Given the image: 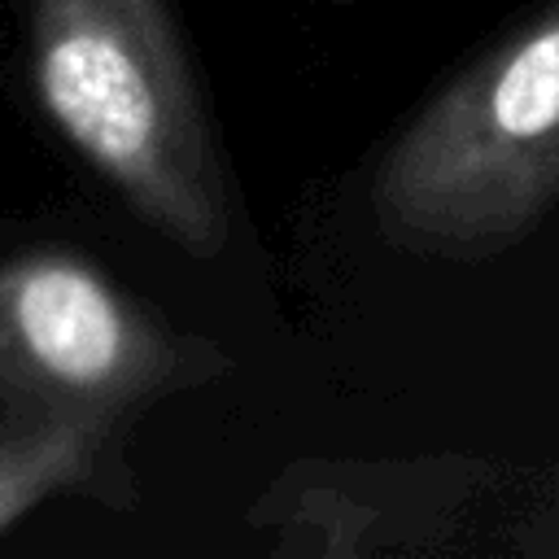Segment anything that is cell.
I'll list each match as a JSON object with an SVG mask.
<instances>
[{"label": "cell", "instance_id": "cell-1", "mask_svg": "<svg viewBox=\"0 0 559 559\" xmlns=\"http://www.w3.org/2000/svg\"><path fill=\"white\" fill-rule=\"evenodd\" d=\"M31 66L57 131L144 223L197 258L223 249V179L166 0H31Z\"/></svg>", "mask_w": 559, "mask_h": 559}, {"label": "cell", "instance_id": "cell-2", "mask_svg": "<svg viewBox=\"0 0 559 559\" xmlns=\"http://www.w3.org/2000/svg\"><path fill=\"white\" fill-rule=\"evenodd\" d=\"M371 210L397 249L459 262L515 249L559 210V0L397 131Z\"/></svg>", "mask_w": 559, "mask_h": 559}, {"label": "cell", "instance_id": "cell-3", "mask_svg": "<svg viewBox=\"0 0 559 559\" xmlns=\"http://www.w3.org/2000/svg\"><path fill=\"white\" fill-rule=\"evenodd\" d=\"M175 341L70 253L0 262V393L26 419L114 415L175 376Z\"/></svg>", "mask_w": 559, "mask_h": 559}, {"label": "cell", "instance_id": "cell-4", "mask_svg": "<svg viewBox=\"0 0 559 559\" xmlns=\"http://www.w3.org/2000/svg\"><path fill=\"white\" fill-rule=\"evenodd\" d=\"M109 415H48L0 432V528L52 493L79 489L100 454Z\"/></svg>", "mask_w": 559, "mask_h": 559}]
</instances>
